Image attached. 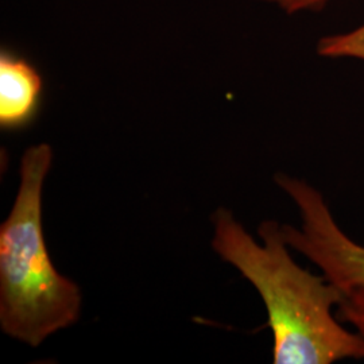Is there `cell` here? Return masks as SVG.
I'll list each match as a JSON object with an SVG mask.
<instances>
[{
	"label": "cell",
	"mask_w": 364,
	"mask_h": 364,
	"mask_svg": "<svg viewBox=\"0 0 364 364\" xmlns=\"http://www.w3.org/2000/svg\"><path fill=\"white\" fill-rule=\"evenodd\" d=\"M212 248L255 287L267 311L275 364H333L364 359V340L333 313L341 301L324 275L302 269L289 252L282 225L263 220L254 240L225 208L212 216Z\"/></svg>",
	"instance_id": "6da1fadb"
},
{
	"label": "cell",
	"mask_w": 364,
	"mask_h": 364,
	"mask_svg": "<svg viewBox=\"0 0 364 364\" xmlns=\"http://www.w3.org/2000/svg\"><path fill=\"white\" fill-rule=\"evenodd\" d=\"M52 161L46 144L23 154L18 195L0 227V326L31 347L73 326L81 311L80 289L54 269L43 237L42 189Z\"/></svg>",
	"instance_id": "7a4b0ae2"
},
{
	"label": "cell",
	"mask_w": 364,
	"mask_h": 364,
	"mask_svg": "<svg viewBox=\"0 0 364 364\" xmlns=\"http://www.w3.org/2000/svg\"><path fill=\"white\" fill-rule=\"evenodd\" d=\"M274 181L299 208L301 225H282L289 247L314 263L341 293L364 290V246L338 225L323 193L309 182L287 174Z\"/></svg>",
	"instance_id": "3957f363"
},
{
	"label": "cell",
	"mask_w": 364,
	"mask_h": 364,
	"mask_svg": "<svg viewBox=\"0 0 364 364\" xmlns=\"http://www.w3.org/2000/svg\"><path fill=\"white\" fill-rule=\"evenodd\" d=\"M42 78L37 69L13 53L0 54V126L23 129L38 112Z\"/></svg>",
	"instance_id": "277c9868"
},
{
	"label": "cell",
	"mask_w": 364,
	"mask_h": 364,
	"mask_svg": "<svg viewBox=\"0 0 364 364\" xmlns=\"http://www.w3.org/2000/svg\"><path fill=\"white\" fill-rule=\"evenodd\" d=\"M317 54L324 58H352L364 61V23L350 31L326 36L317 43Z\"/></svg>",
	"instance_id": "5b68a950"
},
{
	"label": "cell",
	"mask_w": 364,
	"mask_h": 364,
	"mask_svg": "<svg viewBox=\"0 0 364 364\" xmlns=\"http://www.w3.org/2000/svg\"><path fill=\"white\" fill-rule=\"evenodd\" d=\"M341 293V291H340ZM336 317L344 324H351L364 340V290L341 293Z\"/></svg>",
	"instance_id": "8992f818"
},
{
	"label": "cell",
	"mask_w": 364,
	"mask_h": 364,
	"mask_svg": "<svg viewBox=\"0 0 364 364\" xmlns=\"http://www.w3.org/2000/svg\"><path fill=\"white\" fill-rule=\"evenodd\" d=\"M264 3L277 6L287 14L321 11L332 0H262Z\"/></svg>",
	"instance_id": "52a82bcc"
}]
</instances>
